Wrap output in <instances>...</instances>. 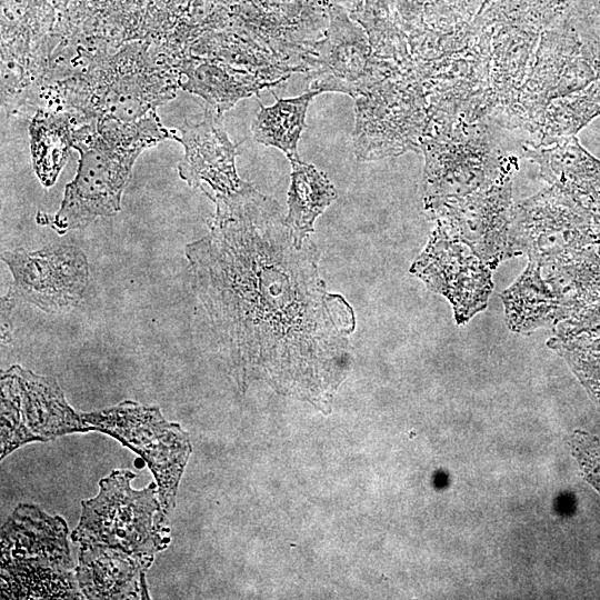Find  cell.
<instances>
[{
  "mask_svg": "<svg viewBox=\"0 0 600 600\" xmlns=\"http://www.w3.org/2000/svg\"><path fill=\"white\" fill-rule=\"evenodd\" d=\"M67 536L60 516L20 503L1 527V559L39 557L74 570Z\"/></svg>",
  "mask_w": 600,
  "mask_h": 600,
  "instance_id": "e0dca14e",
  "label": "cell"
},
{
  "mask_svg": "<svg viewBox=\"0 0 600 600\" xmlns=\"http://www.w3.org/2000/svg\"><path fill=\"white\" fill-rule=\"evenodd\" d=\"M152 562L103 544H80L76 578L83 599H149Z\"/></svg>",
  "mask_w": 600,
  "mask_h": 600,
  "instance_id": "2e32d148",
  "label": "cell"
},
{
  "mask_svg": "<svg viewBox=\"0 0 600 600\" xmlns=\"http://www.w3.org/2000/svg\"><path fill=\"white\" fill-rule=\"evenodd\" d=\"M329 1L346 8L348 11H354L366 0H329Z\"/></svg>",
  "mask_w": 600,
  "mask_h": 600,
  "instance_id": "f1b7e54d",
  "label": "cell"
},
{
  "mask_svg": "<svg viewBox=\"0 0 600 600\" xmlns=\"http://www.w3.org/2000/svg\"><path fill=\"white\" fill-rule=\"evenodd\" d=\"M171 137L153 111L140 120L103 118L74 130L72 147L80 153L76 177L58 212L50 218L39 213L38 221L62 234L116 214L139 154Z\"/></svg>",
  "mask_w": 600,
  "mask_h": 600,
  "instance_id": "7a4b0ae2",
  "label": "cell"
},
{
  "mask_svg": "<svg viewBox=\"0 0 600 600\" xmlns=\"http://www.w3.org/2000/svg\"><path fill=\"white\" fill-rule=\"evenodd\" d=\"M318 94L311 90L288 99L274 94L276 102L272 106L266 107L260 103V110L252 123L253 138L266 147L278 148L290 162L300 159L297 151L298 142L307 127L308 107Z\"/></svg>",
  "mask_w": 600,
  "mask_h": 600,
  "instance_id": "7402d4cb",
  "label": "cell"
},
{
  "mask_svg": "<svg viewBox=\"0 0 600 600\" xmlns=\"http://www.w3.org/2000/svg\"><path fill=\"white\" fill-rule=\"evenodd\" d=\"M88 431L92 427L69 406L56 379L20 366L2 372L1 459L28 442Z\"/></svg>",
  "mask_w": 600,
  "mask_h": 600,
  "instance_id": "8fae6325",
  "label": "cell"
},
{
  "mask_svg": "<svg viewBox=\"0 0 600 600\" xmlns=\"http://www.w3.org/2000/svg\"><path fill=\"white\" fill-rule=\"evenodd\" d=\"M523 156L539 167L544 181L581 202L600 192V160L583 149L576 136L549 146L527 143Z\"/></svg>",
  "mask_w": 600,
  "mask_h": 600,
  "instance_id": "ac0fdd59",
  "label": "cell"
},
{
  "mask_svg": "<svg viewBox=\"0 0 600 600\" xmlns=\"http://www.w3.org/2000/svg\"><path fill=\"white\" fill-rule=\"evenodd\" d=\"M586 208L589 210L594 234L598 243V254L600 257V192L591 196L582 202Z\"/></svg>",
  "mask_w": 600,
  "mask_h": 600,
  "instance_id": "4316f807",
  "label": "cell"
},
{
  "mask_svg": "<svg viewBox=\"0 0 600 600\" xmlns=\"http://www.w3.org/2000/svg\"><path fill=\"white\" fill-rule=\"evenodd\" d=\"M600 116V77L587 87L553 98L546 106L538 129L539 146H549L566 137L576 136Z\"/></svg>",
  "mask_w": 600,
  "mask_h": 600,
  "instance_id": "603a6c76",
  "label": "cell"
},
{
  "mask_svg": "<svg viewBox=\"0 0 600 600\" xmlns=\"http://www.w3.org/2000/svg\"><path fill=\"white\" fill-rule=\"evenodd\" d=\"M506 323L518 333L552 328L554 337H600V257L597 248L546 263L528 262L500 294Z\"/></svg>",
  "mask_w": 600,
  "mask_h": 600,
  "instance_id": "3957f363",
  "label": "cell"
},
{
  "mask_svg": "<svg viewBox=\"0 0 600 600\" xmlns=\"http://www.w3.org/2000/svg\"><path fill=\"white\" fill-rule=\"evenodd\" d=\"M328 19L323 38L302 56L309 90L340 92L356 100L396 74L393 67L373 52L364 28L346 8L329 2Z\"/></svg>",
  "mask_w": 600,
  "mask_h": 600,
  "instance_id": "9c48e42d",
  "label": "cell"
},
{
  "mask_svg": "<svg viewBox=\"0 0 600 600\" xmlns=\"http://www.w3.org/2000/svg\"><path fill=\"white\" fill-rule=\"evenodd\" d=\"M491 271L469 246L437 226L410 268L430 291L450 302L459 326L488 307Z\"/></svg>",
  "mask_w": 600,
  "mask_h": 600,
  "instance_id": "5bb4252c",
  "label": "cell"
},
{
  "mask_svg": "<svg viewBox=\"0 0 600 600\" xmlns=\"http://www.w3.org/2000/svg\"><path fill=\"white\" fill-rule=\"evenodd\" d=\"M134 478L132 471L118 469L100 480L98 494L81 502L79 524L70 534L73 542L103 544L153 562L169 543L168 521L157 483L136 490Z\"/></svg>",
  "mask_w": 600,
  "mask_h": 600,
  "instance_id": "5b68a950",
  "label": "cell"
},
{
  "mask_svg": "<svg viewBox=\"0 0 600 600\" xmlns=\"http://www.w3.org/2000/svg\"><path fill=\"white\" fill-rule=\"evenodd\" d=\"M481 114L436 112L420 142L424 198L457 197L492 183L510 158L501 157Z\"/></svg>",
  "mask_w": 600,
  "mask_h": 600,
  "instance_id": "8992f818",
  "label": "cell"
},
{
  "mask_svg": "<svg viewBox=\"0 0 600 600\" xmlns=\"http://www.w3.org/2000/svg\"><path fill=\"white\" fill-rule=\"evenodd\" d=\"M81 417L92 430L116 438L147 462L161 506L169 513L176 506L179 482L192 451L189 434L180 424L167 421L158 407L131 400Z\"/></svg>",
  "mask_w": 600,
  "mask_h": 600,
  "instance_id": "ba28073f",
  "label": "cell"
},
{
  "mask_svg": "<svg viewBox=\"0 0 600 600\" xmlns=\"http://www.w3.org/2000/svg\"><path fill=\"white\" fill-rule=\"evenodd\" d=\"M596 22L580 0H570L547 26L528 78L502 117L504 126L537 131L550 100L600 77Z\"/></svg>",
  "mask_w": 600,
  "mask_h": 600,
  "instance_id": "277c9868",
  "label": "cell"
},
{
  "mask_svg": "<svg viewBox=\"0 0 600 600\" xmlns=\"http://www.w3.org/2000/svg\"><path fill=\"white\" fill-rule=\"evenodd\" d=\"M12 276L2 297V313L17 303L33 304L48 313H59L79 304L89 283L84 252L72 244L48 246L29 252L17 248L1 253Z\"/></svg>",
  "mask_w": 600,
  "mask_h": 600,
  "instance_id": "7c38bea8",
  "label": "cell"
},
{
  "mask_svg": "<svg viewBox=\"0 0 600 600\" xmlns=\"http://www.w3.org/2000/svg\"><path fill=\"white\" fill-rule=\"evenodd\" d=\"M286 79L266 81L221 63L200 62L190 69L187 89L201 96L208 108L221 114L238 100L278 86Z\"/></svg>",
  "mask_w": 600,
  "mask_h": 600,
  "instance_id": "44dd1931",
  "label": "cell"
},
{
  "mask_svg": "<svg viewBox=\"0 0 600 600\" xmlns=\"http://www.w3.org/2000/svg\"><path fill=\"white\" fill-rule=\"evenodd\" d=\"M570 448L586 480L600 494V438L582 430H574Z\"/></svg>",
  "mask_w": 600,
  "mask_h": 600,
  "instance_id": "484cf974",
  "label": "cell"
},
{
  "mask_svg": "<svg viewBox=\"0 0 600 600\" xmlns=\"http://www.w3.org/2000/svg\"><path fill=\"white\" fill-rule=\"evenodd\" d=\"M429 121L421 86L394 74L356 99L354 156L373 161L420 151Z\"/></svg>",
  "mask_w": 600,
  "mask_h": 600,
  "instance_id": "30bf717a",
  "label": "cell"
},
{
  "mask_svg": "<svg viewBox=\"0 0 600 600\" xmlns=\"http://www.w3.org/2000/svg\"><path fill=\"white\" fill-rule=\"evenodd\" d=\"M548 346L568 362L593 400L600 404V337H553Z\"/></svg>",
  "mask_w": 600,
  "mask_h": 600,
  "instance_id": "d4e9b609",
  "label": "cell"
},
{
  "mask_svg": "<svg viewBox=\"0 0 600 600\" xmlns=\"http://www.w3.org/2000/svg\"><path fill=\"white\" fill-rule=\"evenodd\" d=\"M180 132V137L172 134L184 149L178 171L190 187L214 200L234 193L246 184L236 169L238 144L229 139L220 113L206 108L201 122L186 121Z\"/></svg>",
  "mask_w": 600,
  "mask_h": 600,
  "instance_id": "9a60e30c",
  "label": "cell"
},
{
  "mask_svg": "<svg viewBox=\"0 0 600 600\" xmlns=\"http://www.w3.org/2000/svg\"><path fill=\"white\" fill-rule=\"evenodd\" d=\"M513 228L528 262L540 264L589 248L598 249L589 210L556 186L514 203Z\"/></svg>",
  "mask_w": 600,
  "mask_h": 600,
  "instance_id": "4fadbf2b",
  "label": "cell"
},
{
  "mask_svg": "<svg viewBox=\"0 0 600 600\" xmlns=\"http://www.w3.org/2000/svg\"><path fill=\"white\" fill-rule=\"evenodd\" d=\"M30 138L34 171L44 187H51L72 147L68 117L38 113L30 124Z\"/></svg>",
  "mask_w": 600,
  "mask_h": 600,
  "instance_id": "cb8c5ba5",
  "label": "cell"
},
{
  "mask_svg": "<svg viewBox=\"0 0 600 600\" xmlns=\"http://www.w3.org/2000/svg\"><path fill=\"white\" fill-rule=\"evenodd\" d=\"M212 201L209 233L184 253L233 379L326 407L348 372L352 307L327 290L317 246L294 240L274 199L246 182Z\"/></svg>",
  "mask_w": 600,
  "mask_h": 600,
  "instance_id": "6da1fadb",
  "label": "cell"
},
{
  "mask_svg": "<svg viewBox=\"0 0 600 600\" xmlns=\"http://www.w3.org/2000/svg\"><path fill=\"white\" fill-rule=\"evenodd\" d=\"M286 220L293 238L303 243L314 231V220L337 199V190L324 173L300 159L291 161Z\"/></svg>",
  "mask_w": 600,
  "mask_h": 600,
  "instance_id": "ffe728a7",
  "label": "cell"
},
{
  "mask_svg": "<svg viewBox=\"0 0 600 600\" xmlns=\"http://www.w3.org/2000/svg\"><path fill=\"white\" fill-rule=\"evenodd\" d=\"M510 158L490 184L457 197L424 198L428 217L448 234L461 240L492 270L522 254L514 236Z\"/></svg>",
  "mask_w": 600,
  "mask_h": 600,
  "instance_id": "52a82bcc",
  "label": "cell"
},
{
  "mask_svg": "<svg viewBox=\"0 0 600 600\" xmlns=\"http://www.w3.org/2000/svg\"><path fill=\"white\" fill-rule=\"evenodd\" d=\"M586 7L588 12L597 20L600 21V0H580Z\"/></svg>",
  "mask_w": 600,
  "mask_h": 600,
  "instance_id": "83f0119b",
  "label": "cell"
},
{
  "mask_svg": "<svg viewBox=\"0 0 600 600\" xmlns=\"http://www.w3.org/2000/svg\"><path fill=\"white\" fill-rule=\"evenodd\" d=\"M0 598L3 599H83L76 569L50 560L1 559Z\"/></svg>",
  "mask_w": 600,
  "mask_h": 600,
  "instance_id": "d6986e66",
  "label": "cell"
}]
</instances>
